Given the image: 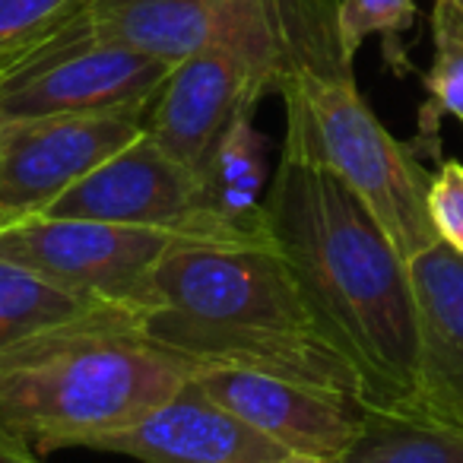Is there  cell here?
Wrapping results in <instances>:
<instances>
[{
    "instance_id": "16",
    "label": "cell",
    "mask_w": 463,
    "mask_h": 463,
    "mask_svg": "<svg viewBox=\"0 0 463 463\" xmlns=\"http://www.w3.org/2000/svg\"><path fill=\"white\" fill-rule=\"evenodd\" d=\"M343 463H463V431L368 410Z\"/></svg>"
},
{
    "instance_id": "24",
    "label": "cell",
    "mask_w": 463,
    "mask_h": 463,
    "mask_svg": "<svg viewBox=\"0 0 463 463\" xmlns=\"http://www.w3.org/2000/svg\"><path fill=\"white\" fill-rule=\"evenodd\" d=\"M283 463H340V460H330V457H311V454H289Z\"/></svg>"
},
{
    "instance_id": "22",
    "label": "cell",
    "mask_w": 463,
    "mask_h": 463,
    "mask_svg": "<svg viewBox=\"0 0 463 463\" xmlns=\"http://www.w3.org/2000/svg\"><path fill=\"white\" fill-rule=\"evenodd\" d=\"M0 463H42L35 450H29L26 444L14 441V438L0 435Z\"/></svg>"
},
{
    "instance_id": "23",
    "label": "cell",
    "mask_w": 463,
    "mask_h": 463,
    "mask_svg": "<svg viewBox=\"0 0 463 463\" xmlns=\"http://www.w3.org/2000/svg\"><path fill=\"white\" fill-rule=\"evenodd\" d=\"M39 48V45H35ZM29 52H33V48H29ZM29 52H20V54H0V86H4V80L10 77V71H14L16 64H20L23 58H26Z\"/></svg>"
},
{
    "instance_id": "17",
    "label": "cell",
    "mask_w": 463,
    "mask_h": 463,
    "mask_svg": "<svg viewBox=\"0 0 463 463\" xmlns=\"http://www.w3.org/2000/svg\"><path fill=\"white\" fill-rule=\"evenodd\" d=\"M431 35H435V58L422 80L429 99L419 111V137L412 149L438 159V130L444 118H457L463 128V33L431 26Z\"/></svg>"
},
{
    "instance_id": "11",
    "label": "cell",
    "mask_w": 463,
    "mask_h": 463,
    "mask_svg": "<svg viewBox=\"0 0 463 463\" xmlns=\"http://www.w3.org/2000/svg\"><path fill=\"white\" fill-rule=\"evenodd\" d=\"M416 298V393L403 419L463 431V258L448 245L410 258Z\"/></svg>"
},
{
    "instance_id": "14",
    "label": "cell",
    "mask_w": 463,
    "mask_h": 463,
    "mask_svg": "<svg viewBox=\"0 0 463 463\" xmlns=\"http://www.w3.org/2000/svg\"><path fill=\"white\" fill-rule=\"evenodd\" d=\"M232 7L235 0H86L80 20L92 39L175 67L222 29Z\"/></svg>"
},
{
    "instance_id": "15",
    "label": "cell",
    "mask_w": 463,
    "mask_h": 463,
    "mask_svg": "<svg viewBox=\"0 0 463 463\" xmlns=\"http://www.w3.org/2000/svg\"><path fill=\"white\" fill-rule=\"evenodd\" d=\"M105 308L109 305L73 296L48 279L35 277L26 267L0 260V353L45 327L80 321V317Z\"/></svg>"
},
{
    "instance_id": "1",
    "label": "cell",
    "mask_w": 463,
    "mask_h": 463,
    "mask_svg": "<svg viewBox=\"0 0 463 463\" xmlns=\"http://www.w3.org/2000/svg\"><path fill=\"white\" fill-rule=\"evenodd\" d=\"M267 225L315 324L359 374L365 410L406 416L419 359L410 260L336 175L289 156L267 187Z\"/></svg>"
},
{
    "instance_id": "2",
    "label": "cell",
    "mask_w": 463,
    "mask_h": 463,
    "mask_svg": "<svg viewBox=\"0 0 463 463\" xmlns=\"http://www.w3.org/2000/svg\"><path fill=\"white\" fill-rule=\"evenodd\" d=\"M140 330L197 368H245L355 397L362 381L311 317L273 241L178 239L156 270Z\"/></svg>"
},
{
    "instance_id": "6",
    "label": "cell",
    "mask_w": 463,
    "mask_h": 463,
    "mask_svg": "<svg viewBox=\"0 0 463 463\" xmlns=\"http://www.w3.org/2000/svg\"><path fill=\"white\" fill-rule=\"evenodd\" d=\"M175 241L159 229L48 213L0 222V260L134 317L153 305L156 270Z\"/></svg>"
},
{
    "instance_id": "12",
    "label": "cell",
    "mask_w": 463,
    "mask_h": 463,
    "mask_svg": "<svg viewBox=\"0 0 463 463\" xmlns=\"http://www.w3.org/2000/svg\"><path fill=\"white\" fill-rule=\"evenodd\" d=\"M96 450L140 463H283L289 457V450L219 406L194 378L140 422L102 438Z\"/></svg>"
},
{
    "instance_id": "4",
    "label": "cell",
    "mask_w": 463,
    "mask_h": 463,
    "mask_svg": "<svg viewBox=\"0 0 463 463\" xmlns=\"http://www.w3.org/2000/svg\"><path fill=\"white\" fill-rule=\"evenodd\" d=\"M191 378L194 365L149 340L134 315L105 308L0 353V435L35 454L96 448Z\"/></svg>"
},
{
    "instance_id": "3",
    "label": "cell",
    "mask_w": 463,
    "mask_h": 463,
    "mask_svg": "<svg viewBox=\"0 0 463 463\" xmlns=\"http://www.w3.org/2000/svg\"><path fill=\"white\" fill-rule=\"evenodd\" d=\"M277 92L286 105L283 153L336 175L406 260L438 241L431 175L362 99L343 45L340 0H270Z\"/></svg>"
},
{
    "instance_id": "21",
    "label": "cell",
    "mask_w": 463,
    "mask_h": 463,
    "mask_svg": "<svg viewBox=\"0 0 463 463\" xmlns=\"http://www.w3.org/2000/svg\"><path fill=\"white\" fill-rule=\"evenodd\" d=\"M431 26H448L463 33V0H435L431 7Z\"/></svg>"
},
{
    "instance_id": "7",
    "label": "cell",
    "mask_w": 463,
    "mask_h": 463,
    "mask_svg": "<svg viewBox=\"0 0 463 463\" xmlns=\"http://www.w3.org/2000/svg\"><path fill=\"white\" fill-rule=\"evenodd\" d=\"M172 71L165 61L92 39L77 14L10 71L0 86V121L111 111L146 118Z\"/></svg>"
},
{
    "instance_id": "8",
    "label": "cell",
    "mask_w": 463,
    "mask_h": 463,
    "mask_svg": "<svg viewBox=\"0 0 463 463\" xmlns=\"http://www.w3.org/2000/svg\"><path fill=\"white\" fill-rule=\"evenodd\" d=\"M143 130L146 118L124 111L0 121V222L48 213Z\"/></svg>"
},
{
    "instance_id": "9",
    "label": "cell",
    "mask_w": 463,
    "mask_h": 463,
    "mask_svg": "<svg viewBox=\"0 0 463 463\" xmlns=\"http://www.w3.org/2000/svg\"><path fill=\"white\" fill-rule=\"evenodd\" d=\"M48 216L99 219L200 239V175L143 130L134 143L92 168Z\"/></svg>"
},
{
    "instance_id": "19",
    "label": "cell",
    "mask_w": 463,
    "mask_h": 463,
    "mask_svg": "<svg viewBox=\"0 0 463 463\" xmlns=\"http://www.w3.org/2000/svg\"><path fill=\"white\" fill-rule=\"evenodd\" d=\"M86 0H0V54L42 45L80 14Z\"/></svg>"
},
{
    "instance_id": "10",
    "label": "cell",
    "mask_w": 463,
    "mask_h": 463,
    "mask_svg": "<svg viewBox=\"0 0 463 463\" xmlns=\"http://www.w3.org/2000/svg\"><path fill=\"white\" fill-rule=\"evenodd\" d=\"M194 381L289 454L340 460L365 425L368 410L349 393L321 391L289 378L245 368H197Z\"/></svg>"
},
{
    "instance_id": "5",
    "label": "cell",
    "mask_w": 463,
    "mask_h": 463,
    "mask_svg": "<svg viewBox=\"0 0 463 463\" xmlns=\"http://www.w3.org/2000/svg\"><path fill=\"white\" fill-rule=\"evenodd\" d=\"M267 92H277L270 0H235L222 29L175 64L146 111V134L200 172L225 128L258 109Z\"/></svg>"
},
{
    "instance_id": "18",
    "label": "cell",
    "mask_w": 463,
    "mask_h": 463,
    "mask_svg": "<svg viewBox=\"0 0 463 463\" xmlns=\"http://www.w3.org/2000/svg\"><path fill=\"white\" fill-rule=\"evenodd\" d=\"M416 23V0H340V33L346 52L355 58L368 35H381L384 61L393 73L410 71L403 35Z\"/></svg>"
},
{
    "instance_id": "20",
    "label": "cell",
    "mask_w": 463,
    "mask_h": 463,
    "mask_svg": "<svg viewBox=\"0 0 463 463\" xmlns=\"http://www.w3.org/2000/svg\"><path fill=\"white\" fill-rule=\"evenodd\" d=\"M429 216L438 241L463 258V162H441L429 184Z\"/></svg>"
},
{
    "instance_id": "13",
    "label": "cell",
    "mask_w": 463,
    "mask_h": 463,
    "mask_svg": "<svg viewBox=\"0 0 463 463\" xmlns=\"http://www.w3.org/2000/svg\"><path fill=\"white\" fill-rule=\"evenodd\" d=\"M200 239L258 245L270 241L267 225V140L254 111L239 115L213 143L200 165Z\"/></svg>"
}]
</instances>
